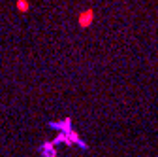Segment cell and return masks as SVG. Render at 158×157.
I'll return each mask as SVG.
<instances>
[{"label": "cell", "mask_w": 158, "mask_h": 157, "mask_svg": "<svg viewBox=\"0 0 158 157\" xmlns=\"http://www.w3.org/2000/svg\"><path fill=\"white\" fill-rule=\"evenodd\" d=\"M15 8H17L19 13H28L30 2H28V0H17V2H15Z\"/></svg>", "instance_id": "obj_2"}, {"label": "cell", "mask_w": 158, "mask_h": 157, "mask_svg": "<svg viewBox=\"0 0 158 157\" xmlns=\"http://www.w3.org/2000/svg\"><path fill=\"white\" fill-rule=\"evenodd\" d=\"M94 10L92 8H89V10H85V11H81L79 13V17H77V25H79V29H89L92 23H94Z\"/></svg>", "instance_id": "obj_1"}]
</instances>
